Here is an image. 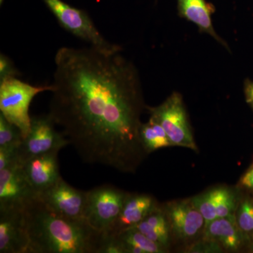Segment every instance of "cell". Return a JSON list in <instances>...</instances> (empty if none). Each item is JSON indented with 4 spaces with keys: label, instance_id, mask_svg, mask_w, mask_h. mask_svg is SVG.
Instances as JSON below:
<instances>
[{
    "label": "cell",
    "instance_id": "4fadbf2b",
    "mask_svg": "<svg viewBox=\"0 0 253 253\" xmlns=\"http://www.w3.org/2000/svg\"><path fill=\"white\" fill-rule=\"evenodd\" d=\"M178 14L197 26L201 33H207L227 50L229 46L216 33L213 26L212 15L214 6L206 0H177Z\"/></svg>",
    "mask_w": 253,
    "mask_h": 253
},
{
    "label": "cell",
    "instance_id": "8992f818",
    "mask_svg": "<svg viewBox=\"0 0 253 253\" xmlns=\"http://www.w3.org/2000/svg\"><path fill=\"white\" fill-rule=\"evenodd\" d=\"M149 110L151 118L163 126L172 146L196 149L182 96L179 93H172L162 104L149 108Z\"/></svg>",
    "mask_w": 253,
    "mask_h": 253
},
{
    "label": "cell",
    "instance_id": "484cf974",
    "mask_svg": "<svg viewBox=\"0 0 253 253\" xmlns=\"http://www.w3.org/2000/svg\"><path fill=\"white\" fill-rule=\"evenodd\" d=\"M241 184L246 187L253 189V168L242 178Z\"/></svg>",
    "mask_w": 253,
    "mask_h": 253
},
{
    "label": "cell",
    "instance_id": "d4e9b609",
    "mask_svg": "<svg viewBox=\"0 0 253 253\" xmlns=\"http://www.w3.org/2000/svg\"><path fill=\"white\" fill-rule=\"evenodd\" d=\"M244 93L246 101L253 109V81L251 80H245Z\"/></svg>",
    "mask_w": 253,
    "mask_h": 253
},
{
    "label": "cell",
    "instance_id": "ffe728a7",
    "mask_svg": "<svg viewBox=\"0 0 253 253\" xmlns=\"http://www.w3.org/2000/svg\"><path fill=\"white\" fill-rule=\"evenodd\" d=\"M238 225L241 232L249 237H253V201H245L238 211Z\"/></svg>",
    "mask_w": 253,
    "mask_h": 253
},
{
    "label": "cell",
    "instance_id": "d6986e66",
    "mask_svg": "<svg viewBox=\"0 0 253 253\" xmlns=\"http://www.w3.org/2000/svg\"><path fill=\"white\" fill-rule=\"evenodd\" d=\"M23 139L19 128L9 122L0 113V147L19 146Z\"/></svg>",
    "mask_w": 253,
    "mask_h": 253
},
{
    "label": "cell",
    "instance_id": "8fae6325",
    "mask_svg": "<svg viewBox=\"0 0 253 253\" xmlns=\"http://www.w3.org/2000/svg\"><path fill=\"white\" fill-rule=\"evenodd\" d=\"M59 152L53 151L40 155L23 163L25 176L36 196L49 189L61 179L58 162Z\"/></svg>",
    "mask_w": 253,
    "mask_h": 253
},
{
    "label": "cell",
    "instance_id": "9a60e30c",
    "mask_svg": "<svg viewBox=\"0 0 253 253\" xmlns=\"http://www.w3.org/2000/svg\"><path fill=\"white\" fill-rule=\"evenodd\" d=\"M205 227L208 239L220 243L226 249L235 251L242 244L243 233L234 214L217 218Z\"/></svg>",
    "mask_w": 253,
    "mask_h": 253
},
{
    "label": "cell",
    "instance_id": "277c9868",
    "mask_svg": "<svg viewBox=\"0 0 253 253\" xmlns=\"http://www.w3.org/2000/svg\"><path fill=\"white\" fill-rule=\"evenodd\" d=\"M42 1L65 30L89 43L91 47L106 54L122 51L121 46L105 39L85 11L73 7L62 0Z\"/></svg>",
    "mask_w": 253,
    "mask_h": 253
},
{
    "label": "cell",
    "instance_id": "9c48e42d",
    "mask_svg": "<svg viewBox=\"0 0 253 253\" xmlns=\"http://www.w3.org/2000/svg\"><path fill=\"white\" fill-rule=\"evenodd\" d=\"M23 207L0 209V253H28L29 238Z\"/></svg>",
    "mask_w": 253,
    "mask_h": 253
},
{
    "label": "cell",
    "instance_id": "e0dca14e",
    "mask_svg": "<svg viewBox=\"0 0 253 253\" xmlns=\"http://www.w3.org/2000/svg\"><path fill=\"white\" fill-rule=\"evenodd\" d=\"M139 138L146 153L172 146L163 126L152 118H150L147 123L141 125Z\"/></svg>",
    "mask_w": 253,
    "mask_h": 253
},
{
    "label": "cell",
    "instance_id": "52a82bcc",
    "mask_svg": "<svg viewBox=\"0 0 253 253\" xmlns=\"http://www.w3.org/2000/svg\"><path fill=\"white\" fill-rule=\"evenodd\" d=\"M55 126L49 114L31 118L29 132L18 147L20 164L40 155L59 151L71 144L62 132L55 129Z\"/></svg>",
    "mask_w": 253,
    "mask_h": 253
},
{
    "label": "cell",
    "instance_id": "44dd1931",
    "mask_svg": "<svg viewBox=\"0 0 253 253\" xmlns=\"http://www.w3.org/2000/svg\"><path fill=\"white\" fill-rule=\"evenodd\" d=\"M133 227L136 228L145 236H147L149 239L152 240L153 241L157 243L163 247L166 248L168 246V242H169V234L158 230L154 226L150 225L149 223L145 221L144 219Z\"/></svg>",
    "mask_w": 253,
    "mask_h": 253
},
{
    "label": "cell",
    "instance_id": "5bb4252c",
    "mask_svg": "<svg viewBox=\"0 0 253 253\" xmlns=\"http://www.w3.org/2000/svg\"><path fill=\"white\" fill-rule=\"evenodd\" d=\"M156 207L154 200L149 195L127 194L122 211L109 236L118 235L123 231L136 226Z\"/></svg>",
    "mask_w": 253,
    "mask_h": 253
},
{
    "label": "cell",
    "instance_id": "4316f807",
    "mask_svg": "<svg viewBox=\"0 0 253 253\" xmlns=\"http://www.w3.org/2000/svg\"><path fill=\"white\" fill-rule=\"evenodd\" d=\"M3 1H4V0H0V4H2Z\"/></svg>",
    "mask_w": 253,
    "mask_h": 253
},
{
    "label": "cell",
    "instance_id": "7a4b0ae2",
    "mask_svg": "<svg viewBox=\"0 0 253 253\" xmlns=\"http://www.w3.org/2000/svg\"><path fill=\"white\" fill-rule=\"evenodd\" d=\"M28 253H100L105 236L85 219H71L51 211L37 196L23 207Z\"/></svg>",
    "mask_w": 253,
    "mask_h": 253
},
{
    "label": "cell",
    "instance_id": "7402d4cb",
    "mask_svg": "<svg viewBox=\"0 0 253 253\" xmlns=\"http://www.w3.org/2000/svg\"><path fill=\"white\" fill-rule=\"evenodd\" d=\"M234 199L227 189H221L217 207V218L226 217L231 215L234 211Z\"/></svg>",
    "mask_w": 253,
    "mask_h": 253
},
{
    "label": "cell",
    "instance_id": "7c38bea8",
    "mask_svg": "<svg viewBox=\"0 0 253 253\" xmlns=\"http://www.w3.org/2000/svg\"><path fill=\"white\" fill-rule=\"evenodd\" d=\"M167 218L169 226L181 239L194 237L205 226L204 218L192 201H180L169 205Z\"/></svg>",
    "mask_w": 253,
    "mask_h": 253
},
{
    "label": "cell",
    "instance_id": "6da1fadb",
    "mask_svg": "<svg viewBox=\"0 0 253 253\" xmlns=\"http://www.w3.org/2000/svg\"><path fill=\"white\" fill-rule=\"evenodd\" d=\"M48 114L80 157L121 172L146 151L139 138L144 109L140 77L121 52L60 48Z\"/></svg>",
    "mask_w": 253,
    "mask_h": 253
},
{
    "label": "cell",
    "instance_id": "cb8c5ba5",
    "mask_svg": "<svg viewBox=\"0 0 253 253\" xmlns=\"http://www.w3.org/2000/svg\"><path fill=\"white\" fill-rule=\"evenodd\" d=\"M20 72L15 67L14 63L4 54L0 55V81L9 78H16Z\"/></svg>",
    "mask_w": 253,
    "mask_h": 253
},
{
    "label": "cell",
    "instance_id": "3957f363",
    "mask_svg": "<svg viewBox=\"0 0 253 253\" xmlns=\"http://www.w3.org/2000/svg\"><path fill=\"white\" fill-rule=\"evenodd\" d=\"M53 89L51 84L36 86L17 78H6L0 81V111L9 122L19 128L25 138L31 129L28 111L32 100L37 94Z\"/></svg>",
    "mask_w": 253,
    "mask_h": 253
},
{
    "label": "cell",
    "instance_id": "5b68a950",
    "mask_svg": "<svg viewBox=\"0 0 253 253\" xmlns=\"http://www.w3.org/2000/svg\"><path fill=\"white\" fill-rule=\"evenodd\" d=\"M127 194L105 184L87 191L84 219L95 230L109 236L122 211Z\"/></svg>",
    "mask_w": 253,
    "mask_h": 253
},
{
    "label": "cell",
    "instance_id": "30bf717a",
    "mask_svg": "<svg viewBox=\"0 0 253 253\" xmlns=\"http://www.w3.org/2000/svg\"><path fill=\"white\" fill-rule=\"evenodd\" d=\"M36 196L28 184L22 165L16 163L0 170V209L21 207Z\"/></svg>",
    "mask_w": 253,
    "mask_h": 253
},
{
    "label": "cell",
    "instance_id": "603a6c76",
    "mask_svg": "<svg viewBox=\"0 0 253 253\" xmlns=\"http://www.w3.org/2000/svg\"><path fill=\"white\" fill-rule=\"evenodd\" d=\"M18 147H0V170L10 167L18 162Z\"/></svg>",
    "mask_w": 253,
    "mask_h": 253
},
{
    "label": "cell",
    "instance_id": "ac0fdd59",
    "mask_svg": "<svg viewBox=\"0 0 253 253\" xmlns=\"http://www.w3.org/2000/svg\"><path fill=\"white\" fill-rule=\"evenodd\" d=\"M220 191L221 189H214L192 200L193 204L204 218L205 226L217 218V207Z\"/></svg>",
    "mask_w": 253,
    "mask_h": 253
},
{
    "label": "cell",
    "instance_id": "ba28073f",
    "mask_svg": "<svg viewBox=\"0 0 253 253\" xmlns=\"http://www.w3.org/2000/svg\"><path fill=\"white\" fill-rule=\"evenodd\" d=\"M87 191L73 187L62 179L37 195L51 211L71 219H84Z\"/></svg>",
    "mask_w": 253,
    "mask_h": 253
},
{
    "label": "cell",
    "instance_id": "2e32d148",
    "mask_svg": "<svg viewBox=\"0 0 253 253\" xmlns=\"http://www.w3.org/2000/svg\"><path fill=\"white\" fill-rule=\"evenodd\" d=\"M124 253H161L165 248L149 239L136 228L131 227L116 235Z\"/></svg>",
    "mask_w": 253,
    "mask_h": 253
}]
</instances>
